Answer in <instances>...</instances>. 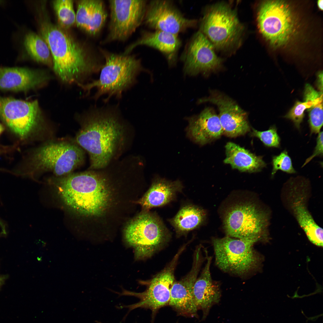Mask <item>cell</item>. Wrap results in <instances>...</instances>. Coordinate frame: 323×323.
Listing matches in <instances>:
<instances>
[{"label":"cell","instance_id":"obj_1","mask_svg":"<svg viewBox=\"0 0 323 323\" xmlns=\"http://www.w3.org/2000/svg\"><path fill=\"white\" fill-rule=\"evenodd\" d=\"M117 110L96 108L77 133V143L89 156V170L107 167L124 149L127 126Z\"/></svg>","mask_w":323,"mask_h":323},{"label":"cell","instance_id":"obj_2","mask_svg":"<svg viewBox=\"0 0 323 323\" xmlns=\"http://www.w3.org/2000/svg\"><path fill=\"white\" fill-rule=\"evenodd\" d=\"M42 38L51 54L54 71L63 81L68 83L99 72L103 65L97 56L90 55L82 46L59 27L43 23Z\"/></svg>","mask_w":323,"mask_h":323},{"label":"cell","instance_id":"obj_3","mask_svg":"<svg viewBox=\"0 0 323 323\" xmlns=\"http://www.w3.org/2000/svg\"><path fill=\"white\" fill-rule=\"evenodd\" d=\"M69 173L59 181L62 198L68 206L85 215L101 214L110 199L105 168Z\"/></svg>","mask_w":323,"mask_h":323},{"label":"cell","instance_id":"obj_4","mask_svg":"<svg viewBox=\"0 0 323 323\" xmlns=\"http://www.w3.org/2000/svg\"><path fill=\"white\" fill-rule=\"evenodd\" d=\"M99 51L105 62L99 78L88 84L79 85L88 92L95 88L97 91L93 98L96 100L104 95L107 96L104 100L105 102L113 96L120 99L123 92L136 83L140 72L144 70L141 60L134 55L117 54L100 48Z\"/></svg>","mask_w":323,"mask_h":323},{"label":"cell","instance_id":"obj_5","mask_svg":"<svg viewBox=\"0 0 323 323\" xmlns=\"http://www.w3.org/2000/svg\"><path fill=\"white\" fill-rule=\"evenodd\" d=\"M127 243L134 249L135 258H148L162 249L171 234L155 213L145 211L127 226L124 231Z\"/></svg>","mask_w":323,"mask_h":323},{"label":"cell","instance_id":"obj_6","mask_svg":"<svg viewBox=\"0 0 323 323\" xmlns=\"http://www.w3.org/2000/svg\"><path fill=\"white\" fill-rule=\"evenodd\" d=\"M244 29L234 10L227 4L221 3L205 10L199 31L214 48L225 50L239 43Z\"/></svg>","mask_w":323,"mask_h":323},{"label":"cell","instance_id":"obj_7","mask_svg":"<svg viewBox=\"0 0 323 323\" xmlns=\"http://www.w3.org/2000/svg\"><path fill=\"white\" fill-rule=\"evenodd\" d=\"M257 21L261 34L275 47L287 44L297 30L296 16L290 4L284 1H263L258 7Z\"/></svg>","mask_w":323,"mask_h":323},{"label":"cell","instance_id":"obj_8","mask_svg":"<svg viewBox=\"0 0 323 323\" xmlns=\"http://www.w3.org/2000/svg\"><path fill=\"white\" fill-rule=\"evenodd\" d=\"M83 149L77 143L66 141L48 142L36 149L33 154V169L51 171L62 176L71 173L85 160Z\"/></svg>","mask_w":323,"mask_h":323},{"label":"cell","instance_id":"obj_9","mask_svg":"<svg viewBox=\"0 0 323 323\" xmlns=\"http://www.w3.org/2000/svg\"><path fill=\"white\" fill-rule=\"evenodd\" d=\"M223 218L227 236L256 242L266 236L268 216L254 202L246 201L232 204L226 210Z\"/></svg>","mask_w":323,"mask_h":323},{"label":"cell","instance_id":"obj_10","mask_svg":"<svg viewBox=\"0 0 323 323\" xmlns=\"http://www.w3.org/2000/svg\"><path fill=\"white\" fill-rule=\"evenodd\" d=\"M255 241L231 237L214 238L216 265L223 271L243 276L258 266L259 257L253 247Z\"/></svg>","mask_w":323,"mask_h":323},{"label":"cell","instance_id":"obj_11","mask_svg":"<svg viewBox=\"0 0 323 323\" xmlns=\"http://www.w3.org/2000/svg\"><path fill=\"white\" fill-rule=\"evenodd\" d=\"M110 19L108 34L102 43L126 41L143 22L146 0H109Z\"/></svg>","mask_w":323,"mask_h":323},{"label":"cell","instance_id":"obj_12","mask_svg":"<svg viewBox=\"0 0 323 323\" xmlns=\"http://www.w3.org/2000/svg\"><path fill=\"white\" fill-rule=\"evenodd\" d=\"M0 118L22 138L29 136L42 120L37 101H28L1 96Z\"/></svg>","mask_w":323,"mask_h":323},{"label":"cell","instance_id":"obj_13","mask_svg":"<svg viewBox=\"0 0 323 323\" xmlns=\"http://www.w3.org/2000/svg\"><path fill=\"white\" fill-rule=\"evenodd\" d=\"M185 247L184 245L182 247L167 265L151 279L145 291L140 293L124 292L123 294L134 296L140 299L138 302L126 307L130 310L140 307L148 308L154 312L169 304L171 288L175 281V269Z\"/></svg>","mask_w":323,"mask_h":323},{"label":"cell","instance_id":"obj_14","mask_svg":"<svg viewBox=\"0 0 323 323\" xmlns=\"http://www.w3.org/2000/svg\"><path fill=\"white\" fill-rule=\"evenodd\" d=\"M143 22L149 28L178 35L196 26V19L186 18L172 1L152 0L147 3Z\"/></svg>","mask_w":323,"mask_h":323},{"label":"cell","instance_id":"obj_15","mask_svg":"<svg viewBox=\"0 0 323 323\" xmlns=\"http://www.w3.org/2000/svg\"><path fill=\"white\" fill-rule=\"evenodd\" d=\"M214 49L199 31L194 33L187 43L180 57L184 63L185 73L194 75L218 68L222 60L216 55Z\"/></svg>","mask_w":323,"mask_h":323},{"label":"cell","instance_id":"obj_16","mask_svg":"<svg viewBox=\"0 0 323 323\" xmlns=\"http://www.w3.org/2000/svg\"><path fill=\"white\" fill-rule=\"evenodd\" d=\"M304 178H292L286 184L289 187L288 199L290 208L297 222L309 240L315 245L323 246V229L314 220L306 204L304 190L307 184Z\"/></svg>","mask_w":323,"mask_h":323},{"label":"cell","instance_id":"obj_17","mask_svg":"<svg viewBox=\"0 0 323 323\" xmlns=\"http://www.w3.org/2000/svg\"><path fill=\"white\" fill-rule=\"evenodd\" d=\"M199 101L209 102L217 106L223 134L225 135L235 137L244 135L250 131L246 113L229 97L216 93Z\"/></svg>","mask_w":323,"mask_h":323},{"label":"cell","instance_id":"obj_18","mask_svg":"<svg viewBox=\"0 0 323 323\" xmlns=\"http://www.w3.org/2000/svg\"><path fill=\"white\" fill-rule=\"evenodd\" d=\"M182 43L177 34L158 30L143 31L141 37L128 45L123 53L129 54L138 46L145 45L160 51L164 55L169 65H172L176 62Z\"/></svg>","mask_w":323,"mask_h":323},{"label":"cell","instance_id":"obj_19","mask_svg":"<svg viewBox=\"0 0 323 323\" xmlns=\"http://www.w3.org/2000/svg\"><path fill=\"white\" fill-rule=\"evenodd\" d=\"M187 136L194 142L204 145L219 138L223 130L218 116L210 108L188 119Z\"/></svg>","mask_w":323,"mask_h":323},{"label":"cell","instance_id":"obj_20","mask_svg":"<svg viewBox=\"0 0 323 323\" xmlns=\"http://www.w3.org/2000/svg\"><path fill=\"white\" fill-rule=\"evenodd\" d=\"M206 263L197 278L192 291V297L197 310H202L206 316L213 304L217 303L221 297L220 285L211 277L210 267L212 258L206 249Z\"/></svg>","mask_w":323,"mask_h":323},{"label":"cell","instance_id":"obj_21","mask_svg":"<svg viewBox=\"0 0 323 323\" xmlns=\"http://www.w3.org/2000/svg\"><path fill=\"white\" fill-rule=\"evenodd\" d=\"M48 78L43 72L24 67L0 66V89L14 91L28 90Z\"/></svg>","mask_w":323,"mask_h":323},{"label":"cell","instance_id":"obj_22","mask_svg":"<svg viewBox=\"0 0 323 323\" xmlns=\"http://www.w3.org/2000/svg\"><path fill=\"white\" fill-rule=\"evenodd\" d=\"M107 13L103 1L82 0L78 3L76 22L89 35L96 36L105 24Z\"/></svg>","mask_w":323,"mask_h":323},{"label":"cell","instance_id":"obj_23","mask_svg":"<svg viewBox=\"0 0 323 323\" xmlns=\"http://www.w3.org/2000/svg\"><path fill=\"white\" fill-rule=\"evenodd\" d=\"M183 187L179 180L171 181L157 178L138 202L145 211L164 205L175 198L176 194L182 191Z\"/></svg>","mask_w":323,"mask_h":323},{"label":"cell","instance_id":"obj_24","mask_svg":"<svg viewBox=\"0 0 323 323\" xmlns=\"http://www.w3.org/2000/svg\"><path fill=\"white\" fill-rule=\"evenodd\" d=\"M225 148L226 157L223 162L233 169L252 173L260 171L266 166L262 156H257L234 143L227 142Z\"/></svg>","mask_w":323,"mask_h":323},{"label":"cell","instance_id":"obj_25","mask_svg":"<svg viewBox=\"0 0 323 323\" xmlns=\"http://www.w3.org/2000/svg\"><path fill=\"white\" fill-rule=\"evenodd\" d=\"M205 213L203 210L193 205L181 208L170 222L178 235H182L193 230L203 221Z\"/></svg>","mask_w":323,"mask_h":323},{"label":"cell","instance_id":"obj_26","mask_svg":"<svg viewBox=\"0 0 323 323\" xmlns=\"http://www.w3.org/2000/svg\"><path fill=\"white\" fill-rule=\"evenodd\" d=\"M22 44L25 52L36 61L50 64L52 57L49 47L44 39L36 33L31 32L24 36Z\"/></svg>","mask_w":323,"mask_h":323},{"label":"cell","instance_id":"obj_27","mask_svg":"<svg viewBox=\"0 0 323 323\" xmlns=\"http://www.w3.org/2000/svg\"><path fill=\"white\" fill-rule=\"evenodd\" d=\"M53 4L59 22L63 27L69 28L75 22L73 0H54Z\"/></svg>","mask_w":323,"mask_h":323},{"label":"cell","instance_id":"obj_28","mask_svg":"<svg viewBox=\"0 0 323 323\" xmlns=\"http://www.w3.org/2000/svg\"><path fill=\"white\" fill-rule=\"evenodd\" d=\"M322 99L323 96L314 101L303 102L296 101L294 106L284 116V118L291 120L296 128L300 130L301 124L304 117L305 110L310 108Z\"/></svg>","mask_w":323,"mask_h":323},{"label":"cell","instance_id":"obj_29","mask_svg":"<svg viewBox=\"0 0 323 323\" xmlns=\"http://www.w3.org/2000/svg\"><path fill=\"white\" fill-rule=\"evenodd\" d=\"M251 134L252 136L258 138L266 147L279 148L280 146V138L275 126H272L264 131H258L253 128Z\"/></svg>","mask_w":323,"mask_h":323},{"label":"cell","instance_id":"obj_30","mask_svg":"<svg viewBox=\"0 0 323 323\" xmlns=\"http://www.w3.org/2000/svg\"><path fill=\"white\" fill-rule=\"evenodd\" d=\"M272 169L271 176L273 177L277 171L281 170L288 173H295L296 171L294 168L291 159L286 150L279 154L272 157Z\"/></svg>","mask_w":323,"mask_h":323},{"label":"cell","instance_id":"obj_31","mask_svg":"<svg viewBox=\"0 0 323 323\" xmlns=\"http://www.w3.org/2000/svg\"><path fill=\"white\" fill-rule=\"evenodd\" d=\"M309 110V123L311 135L319 133L323 125V99Z\"/></svg>","mask_w":323,"mask_h":323},{"label":"cell","instance_id":"obj_32","mask_svg":"<svg viewBox=\"0 0 323 323\" xmlns=\"http://www.w3.org/2000/svg\"><path fill=\"white\" fill-rule=\"evenodd\" d=\"M323 132H320L316 139V145L312 154L306 159L302 167H303L313 158L316 156L322 157L323 156Z\"/></svg>","mask_w":323,"mask_h":323},{"label":"cell","instance_id":"obj_33","mask_svg":"<svg viewBox=\"0 0 323 323\" xmlns=\"http://www.w3.org/2000/svg\"><path fill=\"white\" fill-rule=\"evenodd\" d=\"M323 96L322 92L316 91L310 84H306L304 92V101H314Z\"/></svg>","mask_w":323,"mask_h":323},{"label":"cell","instance_id":"obj_34","mask_svg":"<svg viewBox=\"0 0 323 323\" xmlns=\"http://www.w3.org/2000/svg\"><path fill=\"white\" fill-rule=\"evenodd\" d=\"M317 5L318 7L321 10L323 9V0H320L318 1Z\"/></svg>","mask_w":323,"mask_h":323},{"label":"cell","instance_id":"obj_35","mask_svg":"<svg viewBox=\"0 0 323 323\" xmlns=\"http://www.w3.org/2000/svg\"><path fill=\"white\" fill-rule=\"evenodd\" d=\"M4 279V277L0 275V287L3 282Z\"/></svg>","mask_w":323,"mask_h":323},{"label":"cell","instance_id":"obj_36","mask_svg":"<svg viewBox=\"0 0 323 323\" xmlns=\"http://www.w3.org/2000/svg\"><path fill=\"white\" fill-rule=\"evenodd\" d=\"M4 129V128L3 126L0 124V134L3 132Z\"/></svg>","mask_w":323,"mask_h":323},{"label":"cell","instance_id":"obj_37","mask_svg":"<svg viewBox=\"0 0 323 323\" xmlns=\"http://www.w3.org/2000/svg\"><path fill=\"white\" fill-rule=\"evenodd\" d=\"M4 223L2 222V220L0 219V227H2L3 226Z\"/></svg>","mask_w":323,"mask_h":323},{"label":"cell","instance_id":"obj_38","mask_svg":"<svg viewBox=\"0 0 323 323\" xmlns=\"http://www.w3.org/2000/svg\"><path fill=\"white\" fill-rule=\"evenodd\" d=\"M1 1V0H0V1Z\"/></svg>","mask_w":323,"mask_h":323},{"label":"cell","instance_id":"obj_39","mask_svg":"<svg viewBox=\"0 0 323 323\" xmlns=\"http://www.w3.org/2000/svg\"></svg>","mask_w":323,"mask_h":323}]
</instances>
